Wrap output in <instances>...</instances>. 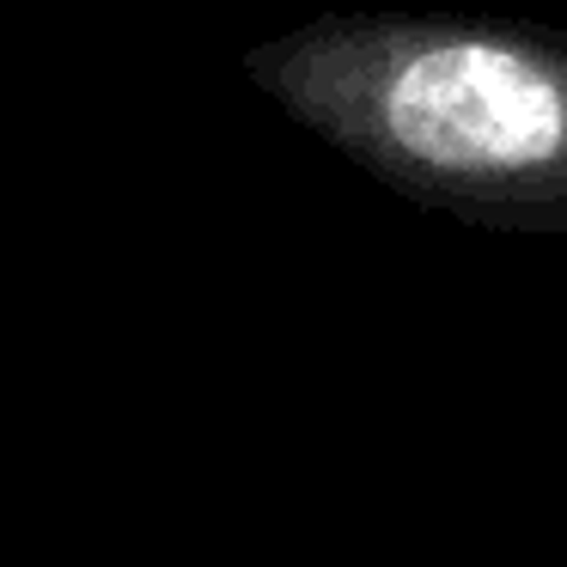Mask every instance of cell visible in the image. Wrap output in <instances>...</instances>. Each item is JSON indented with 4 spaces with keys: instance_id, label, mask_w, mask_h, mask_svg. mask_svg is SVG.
<instances>
[{
    "instance_id": "1",
    "label": "cell",
    "mask_w": 567,
    "mask_h": 567,
    "mask_svg": "<svg viewBox=\"0 0 567 567\" xmlns=\"http://www.w3.org/2000/svg\"><path fill=\"white\" fill-rule=\"evenodd\" d=\"M250 80L421 208L567 233V31L330 13L250 50Z\"/></svg>"
}]
</instances>
